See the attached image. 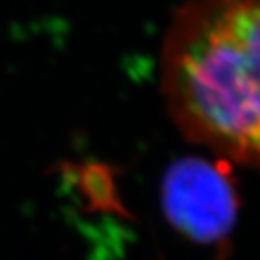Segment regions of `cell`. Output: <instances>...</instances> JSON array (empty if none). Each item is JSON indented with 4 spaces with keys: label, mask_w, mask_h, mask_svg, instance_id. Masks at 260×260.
Masks as SVG:
<instances>
[{
    "label": "cell",
    "mask_w": 260,
    "mask_h": 260,
    "mask_svg": "<svg viewBox=\"0 0 260 260\" xmlns=\"http://www.w3.org/2000/svg\"><path fill=\"white\" fill-rule=\"evenodd\" d=\"M260 0H188L161 45V94L175 126L228 165L256 167Z\"/></svg>",
    "instance_id": "cell-1"
},
{
    "label": "cell",
    "mask_w": 260,
    "mask_h": 260,
    "mask_svg": "<svg viewBox=\"0 0 260 260\" xmlns=\"http://www.w3.org/2000/svg\"><path fill=\"white\" fill-rule=\"evenodd\" d=\"M217 165L183 161L167 175L162 203L179 232L199 242H215L232 230L237 199L228 172Z\"/></svg>",
    "instance_id": "cell-2"
}]
</instances>
